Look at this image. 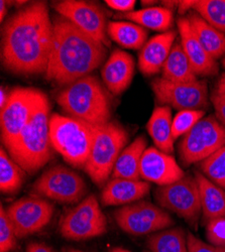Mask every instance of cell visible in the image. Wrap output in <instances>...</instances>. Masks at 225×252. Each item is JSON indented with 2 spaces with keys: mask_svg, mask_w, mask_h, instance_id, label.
Segmentation results:
<instances>
[{
  "mask_svg": "<svg viewBox=\"0 0 225 252\" xmlns=\"http://www.w3.org/2000/svg\"><path fill=\"white\" fill-rule=\"evenodd\" d=\"M53 44V22L45 1H34L14 13L2 28L4 67L18 75L46 73Z\"/></svg>",
  "mask_w": 225,
  "mask_h": 252,
  "instance_id": "6da1fadb",
  "label": "cell"
},
{
  "mask_svg": "<svg viewBox=\"0 0 225 252\" xmlns=\"http://www.w3.org/2000/svg\"><path fill=\"white\" fill-rule=\"evenodd\" d=\"M106 48L69 19L57 15L53 20V44L46 78L68 86L90 75L106 58Z\"/></svg>",
  "mask_w": 225,
  "mask_h": 252,
  "instance_id": "7a4b0ae2",
  "label": "cell"
},
{
  "mask_svg": "<svg viewBox=\"0 0 225 252\" xmlns=\"http://www.w3.org/2000/svg\"><path fill=\"white\" fill-rule=\"evenodd\" d=\"M50 108L47 97L13 143L6 149L10 158L29 174L42 169L53 157Z\"/></svg>",
  "mask_w": 225,
  "mask_h": 252,
  "instance_id": "3957f363",
  "label": "cell"
},
{
  "mask_svg": "<svg viewBox=\"0 0 225 252\" xmlns=\"http://www.w3.org/2000/svg\"><path fill=\"white\" fill-rule=\"evenodd\" d=\"M65 112L93 126L110 121L111 105L106 90L99 80L88 75L68 85L57 97Z\"/></svg>",
  "mask_w": 225,
  "mask_h": 252,
  "instance_id": "277c9868",
  "label": "cell"
},
{
  "mask_svg": "<svg viewBox=\"0 0 225 252\" xmlns=\"http://www.w3.org/2000/svg\"><path fill=\"white\" fill-rule=\"evenodd\" d=\"M94 135L95 126L85 121L57 113L50 117V136L54 150L77 169H85Z\"/></svg>",
  "mask_w": 225,
  "mask_h": 252,
  "instance_id": "5b68a950",
  "label": "cell"
},
{
  "mask_svg": "<svg viewBox=\"0 0 225 252\" xmlns=\"http://www.w3.org/2000/svg\"><path fill=\"white\" fill-rule=\"evenodd\" d=\"M129 141V133L114 121L95 126V135L85 172L98 187L102 188L113 172L114 165Z\"/></svg>",
  "mask_w": 225,
  "mask_h": 252,
  "instance_id": "8992f818",
  "label": "cell"
},
{
  "mask_svg": "<svg viewBox=\"0 0 225 252\" xmlns=\"http://www.w3.org/2000/svg\"><path fill=\"white\" fill-rule=\"evenodd\" d=\"M46 98L45 93L33 88L17 87L9 92L5 106L0 109L1 139L6 149L13 143Z\"/></svg>",
  "mask_w": 225,
  "mask_h": 252,
  "instance_id": "52a82bcc",
  "label": "cell"
},
{
  "mask_svg": "<svg viewBox=\"0 0 225 252\" xmlns=\"http://www.w3.org/2000/svg\"><path fill=\"white\" fill-rule=\"evenodd\" d=\"M225 146V127L214 116L204 117L180 141L179 154L185 165L201 162Z\"/></svg>",
  "mask_w": 225,
  "mask_h": 252,
  "instance_id": "ba28073f",
  "label": "cell"
},
{
  "mask_svg": "<svg viewBox=\"0 0 225 252\" xmlns=\"http://www.w3.org/2000/svg\"><path fill=\"white\" fill-rule=\"evenodd\" d=\"M61 235L74 241L87 240L106 233L107 219L94 195H89L61 218Z\"/></svg>",
  "mask_w": 225,
  "mask_h": 252,
  "instance_id": "9c48e42d",
  "label": "cell"
},
{
  "mask_svg": "<svg viewBox=\"0 0 225 252\" xmlns=\"http://www.w3.org/2000/svg\"><path fill=\"white\" fill-rule=\"evenodd\" d=\"M114 218L125 232L140 236L165 230L174 224L170 214L161 207L147 201H139L119 208Z\"/></svg>",
  "mask_w": 225,
  "mask_h": 252,
  "instance_id": "30bf717a",
  "label": "cell"
},
{
  "mask_svg": "<svg viewBox=\"0 0 225 252\" xmlns=\"http://www.w3.org/2000/svg\"><path fill=\"white\" fill-rule=\"evenodd\" d=\"M159 205L176 213L196 227L202 212L200 190L196 178L185 176L171 185L159 187L156 191Z\"/></svg>",
  "mask_w": 225,
  "mask_h": 252,
  "instance_id": "8fae6325",
  "label": "cell"
},
{
  "mask_svg": "<svg viewBox=\"0 0 225 252\" xmlns=\"http://www.w3.org/2000/svg\"><path fill=\"white\" fill-rule=\"evenodd\" d=\"M32 189L39 196L68 204L79 202L87 193L83 178L62 164L50 167L35 181Z\"/></svg>",
  "mask_w": 225,
  "mask_h": 252,
  "instance_id": "7c38bea8",
  "label": "cell"
},
{
  "mask_svg": "<svg viewBox=\"0 0 225 252\" xmlns=\"http://www.w3.org/2000/svg\"><path fill=\"white\" fill-rule=\"evenodd\" d=\"M153 92L162 106L182 110H204L208 106V89L204 81L192 83L171 82L156 78L152 82Z\"/></svg>",
  "mask_w": 225,
  "mask_h": 252,
  "instance_id": "4fadbf2b",
  "label": "cell"
},
{
  "mask_svg": "<svg viewBox=\"0 0 225 252\" xmlns=\"http://www.w3.org/2000/svg\"><path fill=\"white\" fill-rule=\"evenodd\" d=\"M5 211L13 225L17 239H22L46 227L52 220L55 208L44 198L26 196L9 205Z\"/></svg>",
  "mask_w": 225,
  "mask_h": 252,
  "instance_id": "5bb4252c",
  "label": "cell"
},
{
  "mask_svg": "<svg viewBox=\"0 0 225 252\" xmlns=\"http://www.w3.org/2000/svg\"><path fill=\"white\" fill-rule=\"evenodd\" d=\"M53 7L59 15L69 19L76 27L105 47L110 46L107 17L100 5L83 0H62L53 2Z\"/></svg>",
  "mask_w": 225,
  "mask_h": 252,
  "instance_id": "9a60e30c",
  "label": "cell"
},
{
  "mask_svg": "<svg viewBox=\"0 0 225 252\" xmlns=\"http://www.w3.org/2000/svg\"><path fill=\"white\" fill-rule=\"evenodd\" d=\"M140 178L160 187L171 185L185 177L176 159L156 148H149L140 161Z\"/></svg>",
  "mask_w": 225,
  "mask_h": 252,
  "instance_id": "2e32d148",
  "label": "cell"
},
{
  "mask_svg": "<svg viewBox=\"0 0 225 252\" xmlns=\"http://www.w3.org/2000/svg\"><path fill=\"white\" fill-rule=\"evenodd\" d=\"M177 26L181 36V46L197 76L210 77L218 73V64L202 47L198 40L188 17H180Z\"/></svg>",
  "mask_w": 225,
  "mask_h": 252,
  "instance_id": "e0dca14e",
  "label": "cell"
},
{
  "mask_svg": "<svg viewBox=\"0 0 225 252\" xmlns=\"http://www.w3.org/2000/svg\"><path fill=\"white\" fill-rule=\"evenodd\" d=\"M134 74L132 57L121 50H114L101 69L106 88L113 95L124 93L131 84Z\"/></svg>",
  "mask_w": 225,
  "mask_h": 252,
  "instance_id": "ac0fdd59",
  "label": "cell"
},
{
  "mask_svg": "<svg viewBox=\"0 0 225 252\" xmlns=\"http://www.w3.org/2000/svg\"><path fill=\"white\" fill-rule=\"evenodd\" d=\"M176 32L169 31L152 37L142 47L138 56V67L146 76H153L162 70L163 65L171 53Z\"/></svg>",
  "mask_w": 225,
  "mask_h": 252,
  "instance_id": "d6986e66",
  "label": "cell"
},
{
  "mask_svg": "<svg viewBox=\"0 0 225 252\" xmlns=\"http://www.w3.org/2000/svg\"><path fill=\"white\" fill-rule=\"evenodd\" d=\"M150 184L146 181L112 179L101 192V202L104 206H119L134 203L150 193Z\"/></svg>",
  "mask_w": 225,
  "mask_h": 252,
  "instance_id": "ffe728a7",
  "label": "cell"
},
{
  "mask_svg": "<svg viewBox=\"0 0 225 252\" xmlns=\"http://www.w3.org/2000/svg\"><path fill=\"white\" fill-rule=\"evenodd\" d=\"M195 178L200 190L203 219L207 222L211 219L225 217L224 189L211 182L200 172L195 174Z\"/></svg>",
  "mask_w": 225,
  "mask_h": 252,
  "instance_id": "44dd1931",
  "label": "cell"
},
{
  "mask_svg": "<svg viewBox=\"0 0 225 252\" xmlns=\"http://www.w3.org/2000/svg\"><path fill=\"white\" fill-rule=\"evenodd\" d=\"M172 110L169 106H158L153 111L147 124L148 131L157 149L165 154L174 152V137L172 134Z\"/></svg>",
  "mask_w": 225,
  "mask_h": 252,
  "instance_id": "7402d4cb",
  "label": "cell"
},
{
  "mask_svg": "<svg viewBox=\"0 0 225 252\" xmlns=\"http://www.w3.org/2000/svg\"><path fill=\"white\" fill-rule=\"evenodd\" d=\"M147 145V138L140 135L122 151L114 165L112 178L138 181L140 179V161Z\"/></svg>",
  "mask_w": 225,
  "mask_h": 252,
  "instance_id": "603a6c76",
  "label": "cell"
},
{
  "mask_svg": "<svg viewBox=\"0 0 225 252\" xmlns=\"http://www.w3.org/2000/svg\"><path fill=\"white\" fill-rule=\"evenodd\" d=\"M187 17L202 47L214 60L220 59L225 54V33L210 26L195 11Z\"/></svg>",
  "mask_w": 225,
  "mask_h": 252,
  "instance_id": "cb8c5ba5",
  "label": "cell"
},
{
  "mask_svg": "<svg viewBox=\"0 0 225 252\" xmlns=\"http://www.w3.org/2000/svg\"><path fill=\"white\" fill-rule=\"evenodd\" d=\"M126 19H129L142 28H147L157 32H169L174 22L173 10L163 6L147 7L139 10L122 13L118 15Z\"/></svg>",
  "mask_w": 225,
  "mask_h": 252,
  "instance_id": "d4e9b609",
  "label": "cell"
},
{
  "mask_svg": "<svg viewBox=\"0 0 225 252\" xmlns=\"http://www.w3.org/2000/svg\"><path fill=\"white\" fill-rule=\"evenodd\" d=\"M161 78L177 83H192L197 75L180 43L175 44L161 70Z\"/></svg>",
  "mask_w": 225,
  "mask_h": 252,
  "instance_id": "484cf974",
  "label": "cell"
},
{
  "mask_svg": "<svg viewBox=\"0 0 225 252\" xmlns=\"http://www.w3.org/2000/svg\"><path fill=\"white\" fill-rule=\"evenodd\" d=\"M107 33L121 47L132 50L142 49L148 37V31L145 28L125 22H109Z\"/></svg>",
  "mask_w": 225,
  "mask_h": 252,
  "instance_id": "4316f807",
  "label": "cell"
},
{
  "mask_svg": "<svg viewBox=\"0 0 225 252\" xmlns=\"http://www.w3.org/2000/svg\"><path fill=\"white\" fill-rule=\"evenodd\" d=\"M148 247L152 252H189L187 236L181 227L152 234L148 239Z\"/></svg>",
  "mask_w": 225,
  "mask_h": 252,
  "instance_id": "83f0119b",
  "label": "cell"
},
{
  "mask_svg": "<svg viewBox=\"0 0 225 252\" xmlns=\"http://www.w3.org/2000/svg\"><path fill=\"white\" fill-rule=\"evenodd\" d=\"M25 171L8 155L0 150V190L3 194L16 193L25 183Z\"/></svg>",
  "mask_w": 225,
  "mask_h": 252,
  "instance_id": "f1b7e54d",
  "label": "cell"
},
{
  "mask_svg": "<svg viewBox=\"0 0 225 252\" xmlns=\"http://www.w3.org/2000/svg\"><path fill=\"white\" fill-rule=\"evenodd\" d=\"M193 10L210 26L225 33V0H197Z\"/></svg>",
  "mask_w": 225,
  "mask_h": 252,
  "instance_id": "f546056e",
  "label": "cell"
},
{
  "mask_svg": "<svg viewBox=\"0 0 225 252\" xmlns=\"http://www.w3.org/2000/svg\"><path fill=\"white\" fill-rule=\"evenodd\" d=\"M202 174L225 190V146L199 162Z\"/></svg>",
  "mask_w": 225,
  "mask_h": 252,
  "instance_id": "4dcf8cb0",
  "label": "cell"
},
{
  "mask_svg": "<svg viewBox=\"0 0 225 252\" xmlns=\"http://www.w3.org/2000/svg\"><path fill=\"white\" fill-rule=\"evenodd\" d=\"M204 110H182L173 118L172 134L174 139L184 136L188 133L194 126L204 118Z\"/></svg>",
  "mask_w": 225,
  "mask_h": 252,
  "instance_id": "1f68e13d",
  "label": "cell"
},
{
  "mask_svg": "<svg viewBox=\"0 0 225 252\" xmlns=\"http://www.w3.org/2000/svg\"><path fill=\"white\" fill-rule=\"evenodd\" d=\"M17 244L13 225L8 218L3 205L0 207V252H9Z\"/></svg>",
  "mask_w": 225,
  "mask_h": 252,
  "instance_id": "d6a6232c",
  "label": "cell"
},
{
  "mask_svg": "<svg viewBox=\"0 0 225 252\" xmlns=\"http://www.w3.org/2000/svg\"><path fill=\"white\" fill-rule=\"evenodd\" d=\"M206 236L210 244L219 247L225 246V217L207 221Z\"/></svg>",
  "mask_w": 225,
  "mask_h": 252,
  "instance_id": "836d02e7",
  "label": "cell"
},
{
  "mask_svg": "<svg viewBox=\"0 0 225 252\" xmlns=\"http://www.w3.org/2000/svg\"><path fill=\"white\" fill-rule=\"evenodd\" d=\"M187 242L189 252H225V246L219 247L212 244H207L197 238L191 232H189L187 235Z\"/></svg>",
  "mask_w": 225,
  "mask_h": 252,
  "instance_id": "e575fe53",
  "label": "cell"
},
{
  "mask_svg": "<svg viewBox=\"0 0 225 252\" xmlns=\"http://www.w3.org/2000/svg\"><path fill=\"white\" fill-rule=\"evenodd\" d=\"M211 102L215 110L216 118L225 127V98L214 92L211 95Z\"/></svg>",
  "mask_w": 225,
  "mask_h": 252,
  "instance_id": "d590c367",
  "label": "cell"
},
{
  "mask_svg": "<svg viewBox=\"0 0 225 252\" xmlns=\"http://www.w3.org/2000/svg\"><path fill=\"white\" fill-rule=\"evenodd\" d=\"M105 3L110 8L124 13L133 11L135 5L134 0H105Z\"/></svg>",
  "mask_w": 225,
  "mask_h": 252,
  "instance_id": "8d00e7d4",
  "label": "cell"
},
{
  "mask_svg": "<svg viewBox=\"0 0 225 252\" xmlns=\"http://www.w3.org/2000/svg\"><path fill=\"white\" fill-rule=\"evenodd\" d=\"M27 252H56V250L46 243L32 242L28 245Z\"/></svg>",
  "mask_w": 225,
  "mask_h": 252,
  "instance_id": "74e56055",
  "label": "cell"
},
{
  "mask_svg": "<svg viewBox=\"0 0 225 252\" xmlns=\"http://www.w3.org/2000/svg\"><path fill=\"white\" fill-rule=\"evenodd\" d=\"M195 4V1H179V13L183 14L186 11L192 10L193 6Z\"/></svg>",
  "mask_w": 225,
  "mask_h": 252,
  "instance_id": "f35d334b",
  "label": "cell"
},
{
  "mask_svg": "<svg viewBox=\"0 0 225 252\" xmlns=\"http://www.w3.org/2000/svg\"><path fill=\"white\" fill-rule=\"evenodd\" d=\"M215 92L225 98V74H223L221 78L218 80Z\"/></svg>",
  "mask_w": 225,
  "mask_h": 252,
  "instance_id": "ab89813d",
  "label": "cell"
},
{
  "mask_svg": "<svg viewBox=\"0 0 225 252\" xmlns=\"http://www.w3.org/2000/svg\"><path fill=\"white\" fill-rule=\"evenodd\" d=\"M8 95H9V93H6L3 90V88H1V90H0V109L5 106L7 99H8Z\"/></svg>",
  "mask_w": 225,
  "mask_h": 252,
  "instance_id": "60d3db41",
  "label": "cell"
},
{
  "mask_svg": "<svg viewBox=\"0 0 225 252\" xmlns=\"http://www.w3.org/2000/svg\"><path fill=\"white\" fill-rule=\"evenodd\" d=\"M7 3L8 2L3 1V0L0 1V20H1V23L4 20V16L7 12Z\"/></svg>",
  "mask_w": 225,
  "mask_h": 252,
  "instance_id": "b9f144b4",
  "label": "cell"
},
{
  "mask_svg": "<svg viewBox=\"0 0 225 252\" xmlns=\"http://www.w3.org/2000/svg\"><path fill=\"white\" fill-rule=\"evenodd\" d=\"M110 252H131V251L127 250L125 248H121V247H114L110 250Z\"/></svg>",
  "mask_w": 225,
  "mask_h": 252,
  "instance_id": "7bdbcfd3",
  "label": "cell"
},
{
  "mask_svg": "<svg viewBox=\"0 0 225 252\" xmlns=\"http://www.w3.org/2000/svg\"><path fill=\"white\" fill-rule=\"evenodd\" d=\"M141 3H142V5L148 6V5H151V4L156 3V1H141Z\"/></svg>",
  "mask_w": 225,
  "mask_h": 252,
  "instance_id": "ee69618b",
  "label": "cell"
},
{
  "mask_svg": "<svg viewBox=\"0 0 225 252\" xmlns=\"http://www.w3.org/2000/svg\"><path fill=\"white\" fill-rule=\"evenodd\" d=\"M68 252H85V251H82V250H79V249H74V248H71L68 250Z\"/></svg>",
  "mask_w": 225,
  "mask_h": 252,
  "instance_id": "f6af8a7d",
  "label": "cell"
},
{
  "mask_svg": "<svg viewBox=\"0 0 225 252\" xmlns=\"http://www.w3.org/2000/svg\"><path fill=\"white\" fill-rule=\"evenodd\" d=\"M222 65H223V67H224V69H225V58L222 60Z\"/></svg>",
  "mask_w": 225,
  "mask_h": 252,
  "instance_id": "bcb514c9",
  "label": "cell"
}]
</instances>
